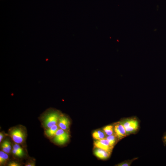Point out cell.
I'll return each instance as SVG.
<instances>
[{"label":"cell","mask_w":166,"mask_h":166,"mask_svg":"<svg viewBox=\"0 0 166 166\" xmlns=\"http://www.w3.org/2000/svg\"><path fill=\"white\" fill-rule=\"evenodd\" d=\"M61 113L59 111L52 108L48 109L43 113L39 119L44 130L58 124Z\"/></svg>","instance_id":"cell-1"},{"label":"cell","mask_w":166,"mask_h":166,"mask_svg":"<svg viewBox=\"0 0 166 166\" xmlns=\"http://www.w3.org/2000/svg\"><path fill=\"white\" fill-rule=\"evenodd\" d=\"M8 135L13 142L23 147H25L27 134L25 126L19 125L10 128L8 130Z\"/></svg>","instance_id":"cell-2"},{"label":"cell","mask_w":166,"mask_h":166,"mask_svg":"<svg viewBox=\"0 0 166 166\" xmlns=\"http://www.w3.org/2000/svg\"><path fill=\"white\" fill-rule=\"evenodd\" d=\"M127 135L135 133L139 128L138 120L135 118L126 119L121 121Z\"/></svg>","instance_id":"cell-3"},{"label":"cell","mask_w":166,"mask_h":166,"mask_svg":"<svg viewBox=\"0 0 166 166\" xmlns=\"http://www.w3.org/2000/svg\"><path fill=\"white\" fill-rule=\"evenodd\" d=\"M69 138L68 131L60 128L57 130L52 141L58 145H63L67 143Z\"/></svg>","instance_id":"cell-4"},{"label":"cell","mask_w":166,"mask_h":166,"mask_svg":"<svg viewBox=\"0 0 166 166\" xmlns=\"http://www.w3.org/2000/svg\"><path fill=\"white\" fill-rule=\"evenodd\" d=\"M94 145L96 148H100L110 152L114 147L110 145L106 138L96 140L94 142Z\"/></svg>","instance_id":"cell-5"},{"label":"cell","mask_w":166,"mask_h":166,"mask_svg":"<svg viewBox=\"0 0 166 166\" xmlns=\"http://www.w3.org/2000/svg\"><path fill=\"white\" fill-rule=\"evenodd\" d=\"M114 133L117 139L121 140L128 135L121 121L116 123L113 126Z\"/></svg>","instance_id":"cell-6"},{"label":"cell","mask_w":166,"mask_h":166,"mask_svg":"<svg viewBox=\"0 0 166 166\" xmlns=\"http://www.w3.org/2000/svg\"><path fill=\"white\" fill-rule=\"evenodd\" d=\"M70 124L69 118L65 115L61 113L58 123L59 128L69 131Z\"/></svg>","instance_id":"cell-7"},{"label":"cell","mask_w":166,"mask_h":166,"mask_svg":"<svg viewBox=\"0 0 166 166\" xmlns=\"http://www.w3.org/2000/svg\"><path fill=\"white\" fill-rule=\"evenodd\" d=\"M111 153L110 152L98 148H96L94 151V153L96 156L103 160L108 158L110 155Z\"/></svg>","instance_id":"cell-8"},{"label":"cell","mask_w":166,"mask_h":166,"mask_svg":"<svg viewBox=\"0 0 166 166\" xmlns=\"http://www.w3.org/2000/svg\"><path fill=\"white\" fill-rule=\"evenodd\" d=\"M59 128L58 124L54 125L50 128L44 130V134L48 138L52 139L55 136Z\"/></svg>","instance_id":"cell-9"},{"label":"cell","mask_w":166,"mask_h":166,"mask_svg":"<svg viewBox=\"0 0 166 166\" xmlns=\"http://www.w3.org/2000/svg\"><path fill=\"white\" fill-rule=\"evenodd\" d=\"M92 136L96 140H99L106 138L107 136L104 131L101 130L95 131L92 134Z\"/></svg>","instance_id":"cell-10"},{"label":"cell","mask_w":166,"mask_h":166,"mask_svg":"<svg viewBox=\"0 0 166 166\" xmlns=\"http://www.w3.org/2000/svg\"><path fill=\"white\" fill-rule=\"evenodd\" d=\"M8 154L2 150L0 151V165H5L8 163L9 160V156Z\"/></svg>","instance_id":"cell-11"},{"label":"cell","mask_w":166,"mask_h":166,"mask_svg":"<svg viewBox=\"0 0 166 166\" xmlns=\"http://www.w3.org/2000/svg\"><path fill=\"white\" fill-rule=\"evenodd\" d=\"M12 148L15 149L21 154L24 157L26 155V153L23 147L21 145L14 142L12 144Z\"/></svg>","instance_id":"cell-12"},{"label":"cell","mask_w":166,"mask_h":166,"mask_svg":"<svg viewBox=\"0 0 166 166\" xmlns=\"http://www.w3.org/2000/svg\"><path fill=\"white\" fill-rule=\"evenodd\" d=\"M103 130L107 136H110L114 133L113 126L108 125L103 128Z\"/></svg>","instance_id":"cell-13"},{"label":"cell","mask_w":166,"mask_h":166,"mask_svg":"<svg viewBox=\"0 0 166 166\" xmlns=\"http://www.w3.org/2000/svg\"><path fill=\"white\" fill-rule=\"evenodd\" d=\"M106 138L108 140L110 145L114 147L117 142V139L115 134L114 133L112 135L107 136Z\"/></svg>","instance_id":"cell-14"},{"label":"cell","mask_w":166,"mask_h":166,"mask_svg":"<svg viewBox=\"0 0 166 166\" xmlns=\"http://www.w3.org/2000/svg\"><path fill=\"white\" fill-rule=\"evenodd\" d=\"M25 166H35V162L33 159L28 160L25 164Z\"/></svg>","instance_id":"cell-15"},{"label":"cell","mask_w":166,"mask_h":166,"mask_svg":"<svg viewBox=\"0 0 166 166\" xmlns=\"http://www.w3.org/2000/svg\"><path fill=\"white\" fill-rule=\"evenodd\" d=\"M7 165L9 166H20L21 165V164L18 161L12 160L8 163Z\"/></svg>","instance_id":"cell-16"},{"label":"cell","mask_w":166,"mask_h":166,"mask_svg":"<svg viewBox=\"0 0 166 166\" xmlns=\"http://www.w3.org/2000/svg\"><path fill=\"white\" fill-rule=\"evenodd\" d=\"M11 152L13 155L16 157L21 158L23 157L19 153L13 148Z\"/></svg>","instance_id":"cell-17"},{"label":"cell","mask_w":166,"mask_h":166,"mask_svg":"<svg viewBox=\"0 0 166 166\" xmlns=\"http://www.w3.org/2000/svg\"><path fill=\"white\" fill-rule=\"evenodd\" d=\"M128 160L125 161L124 162H122L117 165V166H129L131 164L133 160Z\"/></svg>","instance_id":"cell-18"},{"label":"cell","mask_w":166,"mask_h":166,"mask_svg":"<svg viewBox=\"0 0 166 166\" xmlns=\"http://www.w3.org/2000/svg\"><path fill=\"white\" fill-rule=\"evenodd\" d=\"M8 134H6L4 132H0V144L2 142L3 140H4L5 138Z\"/></svg>","instance_id":"cell-19"},{"label":"cell","mask_w":166,"mask_h":166,"mask_svg":"<svg viewBox=\"0 0 166 166\" xmlns=\"http://www.w3.org/2000/svg\"><path fill=\"white\" fill-rule=\"evenodd\" d=\"M162 141H163L164 144V146L166 145V132L164 133L163 135L162 138Z\"/></svg>","instance_id":"cell-20"}]
</instances>
